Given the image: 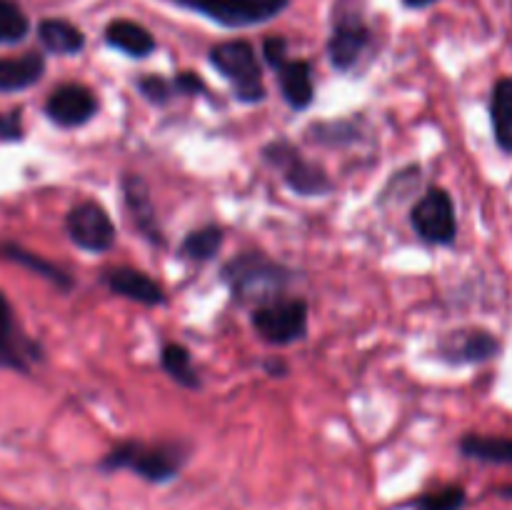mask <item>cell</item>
<instances>
[{
    "mask_svg": "<svg viewBox=\"0 0 512 510\" xmlns=\"http://www.w3.org/2000/svg\"><path fill=\"white\" fill-rule=\"evenodd\" d=\"M28 15L13 0H0V45L20 43L28 35Z\"/></svg>",
    "mask_w": 512,
    "mask_h": 510,
    "instance_id": "obj_25",
    "label": "cell"
},
{
    "mask_svg": "<svg viewBox=\"0 0 512 510\" xmlns=\"http://www.w3.org/2000/svg\"><path fill=\"white\" fill-rule=\"evenodd\" d=\"M308 138L313 143L328 145V148H343V145L360 140V128L355 120H328V123L310 125Z\"/></svg>",
    "mask_w": 512,
    "mask_h": 510,
    "instance_id": "obj_24",
    "label": "cell"
},
{
    "mask_svg": "<svg viewBox=\"0 0 512 510\" xmlns=\"http://www.w3.org/2000/svg\"><path fill=\"white\" fill-rule=\"evenodd\" d=\"M465 495L463 485H445V488L430 490L415 500V510H463Z\"/></svg>",
    "mask_w": 512,
    "mask_h": 510,
    "instance_id": "obj_26",
    "label": "cell"
},
{
    "mask_svg": "<svg viewBox=\"0 0 512 510\" xmlns=\"http://www.w3.org/2000/svg\"><path fill=\"white\" fill-rule=\"evenodd\" d=\"M138 90L143 93L145 100L155 105H165L168 100H173V95L178 93L173 80H165L163 75H143L138 80Z\"/></svg>",
    "mask_w": 512,
    "mask_h": 510,
    "instance_id": "obj_27",
    "label": "cell"
},
{
    "mask_svg": "<svg viewBox=\"0 0 512 510\" xmlns=\"http://www.w3.org/2000/svg\"><path fill=\"white\" fill-rule=\"evenodd\" d=\"M438 353L450 365L485 363L500 353V343L488 330H455L440 340Z\"/></svg>",
    "mask_w": 512,
    "mask_h": 510,
    "instance_id": "obj_11",
    "label": "cell"
},
{
    "mask_svg": "<svg viewBox=\"0 0 512 510\" xmlns=\"http://www.w3.org/2000/svg\"><path fill=\"white\" fill-rule=\"evenodd\" d=\"M460 453H463L465 458L483 460V463L512 465V438L470 433L460 440Z\"/></svg>",
    "mask_w": 512,
    "mask_h": 510,
    "instance_id": "obj_19",
    "label": "cell"
},
{
    "mask_svg": "<svg viewBox=\"0 0 512 510\" xmlns=\"http://www.w3.org/2000/svg\"><path fill=\"white\" fill-rule=\"evenodd\" d=\"M175 88H178V93L183 95H198V93H205V83L203 78H198L195 73H190V70H185V73H178L173 78Z\"/></svg>",
    "mask_w": 512,
    "mask_h": 510,
    "instance_id": "obj_30",
    "label": "cell"
},
{
    "mask_svg": "<svg viewBox=\"0 0 512 510\" xmlns=\"http://www.w3.org/2000/svg\"><path fill=\"white\" fill-rule=\"evenodd\" d=\"M160 365H163L165 373L175 380L178 385L188 390L200 388L198 370H195L193 358H190V350L180 343H168L160 350Z\"/></svg>",
    "mask_w": 512,
    "mask_h": 510,
    "instance_id": "obj_21",
    "label": "cell"
},
{
    "mask_svg": "<svg viewBox=\"0 0 512 510\" xmlns=\"http://www.w3.org/2000/svg\"><path fill=\"white\" fill-rule=\"evenodd\" d=\"M263 160L270 168H275L283 175L285 185L293 193L305 195V198H315V195H325L333 190V180L328 178V173L318 163L305 160L303 153L290 140L278 138L265 145Z\"/></svg>",
    "mask_w": 512,
    "mask_h": 510,
    "instance_id": "obj_4",
    "label": "cell"
},
{
    "mask_svg": "<svg viewBox=\"0 0 512 510\" xmlns=\"http://www.w3.org/2000/svg\"><path fill=\"white\" fill-rule=\"evenodd\" d=\"M105 40H108L110 48L120 50L130 58H148L155 50V38L150 35V30L133 23V20H113L105 28Z\"/></svg>",
    "mask_w": 512,
    "mask_h": 510,
    "instance_id": "obj_17",
    "label": "cell"
},
{
    "mask_svg": "<svg viewBox=\"0 0 512 510\" xmlns=\"http://www.w3.org/2000/svg\"><path fill=\"white\" fill-rule=\"evenodd\" d=\"M23 138V118H20V110L13 113H0V143H15V140Z\"/></svg>",
    "mask_w": 512,
    "mask_h": 510,
    "instance_id": "obj_29",
    "label": "cell"
},
{
    "mask_svg": "<svg viewBox=\"0 0 512 510\" xmlns=\"http://www.w3.org/2000/svg\"><path fill=\"white\" fill-rule=\"evenodd\" d=\"M65 230L70 240L85 253H108L115 245V225L108 210L95 200L73 205L65 215Z\"/></svg>",
    "mask_w": 512,
    "mask_h": 510,
    "instance_id": "obj_8",
    "label": "cell"
},
{
    "mask_svg": "<svg viewBox=\"0 0 512 510\" xmlns=\"http://www.w3.org/2000/svg\"><path fill=\"white\" fill-rule=\"evenodd\" d=\"M223 245V230L218 225H205V228L190 230L180 245V255L193 260H213Z\"/></svg>",
    "mask_w": 512,
    "mask_h": 510,
    "instance_id": "obj_23",
    "label": "cell"
},
{
    "mask_svg": "<svg viewBox=\"0 0 512 510\" xmlns=\"http://www.w3.org/2000/svg\"><path fill=\"white\" fill-rule=\"evenodd\" d=\"M253 328L273 345L298 343L308 333V303L303 298H278L253 308Z\"/></svg>",
    "mask_w": 512,
    "mask_h": 510,
    "instance_id": "obj_5",
    "label": "cell"
},
{
    "mask_svg": "<svg viewBox=\"0 0 512 510\" xmlns=\"http://www.w3.org/2000/svg\"><path fill=\"white\" fill-rule=\"evenodd\" d=\"M225 28H248L273 20L288 8V0H173Z\"/></svg>",
    "mask_w": 512,
    "mask_h": 510,
    "instance_id": "obj_6",
    "label": "cell"
},
{
    "mask_svg": "<svg viewBox=\"0 0 512 510\" xmlns=\"http://www.w3.org/2000/svg\"><path fill=\"white\" fill-rule=\"evenodd\" d=\"M263 55H265V63H268L273 70L283 68V65L288 63V40L280 38V35L265 38Z\"/></svg>",
    "mask_w": 512,
    "mask_h": 510,
    "instance_id": "obj_28",
    "label": "cell"
},
{
    "mask_svg": "<svg viewBox=\"0 0 512 510\" xmlns=\"http://www.w3.org/2000/svg\"><path fill=\"white\" fill-rule=\"evenodd\" d=\"M120 190H123V198L125 205L130 210V218H133L135 228L155 245H163V230L158 225V213H155V205L153 198H150V190L148 183H145L140 175L128 173L120 178Z\"/></svg>",
    "mask_w": 512,
    "mask_h": 510,
    "instance_id": "obj_13",
    "label": "cell"
},
{
    "mask_svg": "<svg viewBox=\"0 0 512 510\" xmlns=\"http://www.w3.org/2000/svg\"><path fill=\"white\" fill-rule=\"evenodd\" d=\"M415 233L433 245H450L458 235V220H455V205L448 190L428 188L423 198L413 205L410 213Z\"/></svg>",
    "mask_w": 512,
    "mask_h": 510,
    "instance_id": "obj_7",
    "label": "cell"
},
{
    "mask_svg": "<svg viewBox=\"0 0 512 510\" xmlns=\"http://www.w3.org/2000/svg\"><path fill=\"white\" fill-rule=\"evenodd\" d=\"M105 285H108L110 293L120 295V298L135 300L140 305H163L165 295L163 288L155 283L150 275H145L143 270L135 268H108L103 273Z\"/></svg>",
    "mask_w": 512,
    "mask_h": 510,
    "instance_id": "obj_14",
    "label": "cell"
},
{
    "mask_svg": "<svg viewBox=\"0 0 512 510\" xmlns=\"http://www.w3.org/2000/svg\"><path fill=\"white\" fill-rule=\"evenodd\" d=\"M45 58L40 53H23L15 58H0V93L28 90L43 78Z\"/></svg>",
    "mask_w": 512,
    "mask_h": 510,
    "instance_id": "obj_16",
    "label": "cell"
},
{
    "mask_svg": "<svg viewBox=\"0 0 512 510\" xmlns=\"http://www.w3.org/2000/svg\"><path fill=\"white\" fill-rule=\"evenodd\" d=\"M370 43V30L358 15H348V18H340L335 23L333 35L328 40V55L330 63L340 73H348L358 65V60L363 58L365 48Z\"/></svg>",
    "mask_w": 512,
    "mask_h": 510,
    "instance_id": "obj_12",
    "label": "cell"
},
{
    "mask_svg": "<svg viewBox=\"0 0 512 510\" xmlns=\"http://www.w3.org/2000/svg\"><path fill=\"white\" fill-rule=\"evenodd\" d=\"M498 493L503 495V498H510L512 500V485H503V488H500Z\"/></svg>",
    "mask_w": 512,
    "mask_h": 510,
    "instance_id": "obj_32",
    "label": "cell"
},
{
    "mask_svg": "<svg viewBox=\"0 0 512 510\" xmlns=\"http://www.w3.org/2000/svg\"><path fill=\"white\" fill-rule=\"evenodd\" d=\"M220 278L238 303L258 308L270 300L285 298V290L295 280V273L263 253H243L223 265Z\"/></svg>",
    "mask_w": 512,
    "mask_h": 510,
    "instance_id": "obj_1",
    "label": "cell"
},
{
    "mask_svg": "<svg viewBox=\"0 0 512 510\" xmlns=\"http://www.w3.org/2000/svg\"><path fill=\"white\" fill-rule=\"evenodd\" d=\"M40 360H43V348L23 333L8 298L0 293V368L30 373L33 363Z\"/></svg>",
    "mask_w": 512,
    "mask_h": 510,
    "instance_id": "obj_9",
    "label": "cell"
},
{
    "mask_svg": "<svg viewBox=\"0 0 512 510\" xmlns=\"http://www.w3.org/2000/svg\"><path fill=\"white\" fill-rule=\"evenodd\" d=\"M0 253H3L5 258L15 260V263L25 265V268L35 270V273L43 275V278H48L50 283H55V285H58V288H63V290L73 288V278H70V275L65 273V270H60L58 265L48 263V260L38 258V255L30 253V250L20 248V245H3V248H0Z\"/></svg>",
    "mask_w": 512,
    "mask_h": 510,
    "instance_id": "obj_22",
    "label": "cell"
},
{
    "mask_svg": "<svg viewBox=\"0 0 512 510\" xmlns=\"http://www.w3.org/2000/svg\"><path fill=\"white\" fill-rule=\"evenodd\" d=\"M98 113V98L90 88L80 83H65L50 93L45 103V115L60 128H78Z\"/></svg>",
    "mask_w": 512,
    "mask_h": 510,
    "instance_id": "obj_10",
    "label": "cell"
},
{
    "mask_svg": "<svg viewBox=\"0 0 512 510\" xmlns=\"http://www.w3.org/2000/svg\"><path fill=\"white\" fill-rule=\"evenodd\" d=\"M38 38L45 50L55 55H75L85 48L83 30L75 28L68 20L48 18L38 25Z\"/></svg>",
    "mask_w": 512,
    "mask_h": 510,
    "instance_id": "obj_18",
    "label": "cell"
},
{
    "mask_svg": "<svg viewBox=\"0 0 512 510\" xmlns=\"http://www.w3.org/2000/svg\"><path fill=\"white\" fill-rule=\"evenodd\" d=\"M185 460H188V445L180 440H168V443L123 440L100 460V470L105 473L130 470L148 483H168L180 473Z\"/></svg>",
    "mask_w": 512,
    "mask_h": 510,
    "instance_id": "obj_2",
    "label": "cell"
},
{
    "mask_svg": "<svg viewBox=\"0 0 512 510\" xmlns=\"http://www.w3.org/2000/svg\"><path fill=\"white\" fill-rule=\"evenodd\" d=\"M210 63L218 73L233 85V93L240 103L253 105L265 100L263 68L258 63L253 45L248 40H228L210 48Z\"/></svg>",
    "mask_w": 512,
    "mask_h": 510,
    "instance_id": "obj_3",
    "label": "cell"
},
{
    "mask_svg": "<svg viewBox=\"0 0 512 510\" xmlns=\"http://www.w3.org/2000/svg\"><path fill=\"white\" fill-rule=\"evenodd\" d=\"M408 8H428V5H433L435 0H403Z\"/></svg>",
    "mask_w": 512,
    "mask_h": 510,
    "instance_id": "obj_31",
    "label": "cell"
},
{
    "mask_svg": "<svg viewBox=\"0 0 512 510\" xmlns=\"http://www.w3.org/2000/svg\"><path fill=\"white\" fill-rule=\"evenodd\" d=\"M278 73L280 93L283 100L293 110H305L313 105L315 100V85H313V68L308 60H288L283 68L275 70Z\"/></svg>",
    "mask_w": 512,
    "mask_h": 510,
    "instance_id": "obj_15",
    "label": "cell"
},
{
    "mask_svg": "<svg viewBox=\"0 0 512 510\" xmlns=\"http://www.w3.org/2000/svg\"><path fill=\"white\" fill-rule=\"evenodd\" d=\"M490 120H493L498 145L505 153H512V78L495 83L493 98H490Z\"/></svg>",
    "mask_w": 512,
    "mask_h": 510,
    "instance_id": "obj_20",
    "label": "cell"
}]
</instances>
